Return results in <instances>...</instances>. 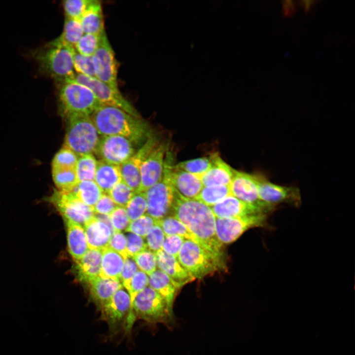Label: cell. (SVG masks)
<instances>
[{"mask_svg":"<svg viewBox=\"0 0 355 355\" xmlns=\"http://www.w3.org/2000/svg\"><path fill=\"white\" fill-rule=\"evenodd\" d=\"M148 284L173 307L175 297L179 289L181 287L178 284L159 269L149 275Z\"/></svg>","mask_w":355,"mask_h":355,"instance_id":"484cf974","label":"cell"},{"mask_svg":"<svg viewBox=\"0 0 355 355\" xmlns=\"http://www.w3.org/2000/svg\"><path fill=\"white\" fill-rule=\"evenodd\" d=\"M92 56L95 77L112 88L119 90L118 63L105 31L102 34L99 46Z\"/></svg>","mask_w":355,"mask_h":355,"instance_id":"4fadbf2b","label":"cell"},{"mask_svg":"<svg viewBox=\"0 0 355 355\" xmlns=\"http://www.w3.org/2000/svg\"><path fill=\"white\" fill-rule=\"evenodd\" d=\"M127 240V251L129 257H133L138 253L147 249L144 238L131 232L125 236Z\"/></svg>","mask_w":355,"mask_h":355,"instance_id":"681fc988","label":"cell"},{"mask_svg":"<svg viewBox=\"0 0 355 355\" xmlns=\"http://www.w3.org/2000/svg\"><path fill=\"white\" fill-rule=\"evenodd\" d=\"M135 153L130 140L116 135L102 136L95 151L100 160L117 166L124 163Z\"/></svg>","mask_w":355,"mask_h":355,"instance_id":"9a60e30c","label":"cell"},{"mask_svg":"<svg viewBox=\"0 0 355 355\" xmlns=\"http://www.w3.org/2000/svg\"><path fill=\"white\" fill-rule=\"evenodd\" d=\"M89 249L103 250L107 247L113 232L109 227L95 216L84 226Z\"/></svg>","mask_w":355,"mask_h":355,"instance_id":"603a6c76","label":"cell"},{"mask_svg":"<svg viewBox=\"0 0 355 355\" xmlns=\"http://www.w3.org/2000/svg\"><path fill=\"white\" fill-rule=\"evenodd\" d=\"M132 258L141 271L147 275L149 276L156 270V253L150 250H144Z\"/></svg>","mask_w":355,"mask_h":355,"instance_id":"b9f144b4","label":"cell"},{"mask_svg":"<svg viewBox=\"0 0 355 355\" xmlns=\"http://www.w3.org/2000/svg\"><path fill=\"white\" fill-rule=\"evenodd\" d=\"M83 34L79 20L65 17L63 32L58 37L68 45L74 48Z\"/></svg>","mask_w":355,"mask_h":355,"instance_id":"8d00e7d4","label":"cell"},{"mask_svg":"<svg viewBox=\"0 0 355 355\" xmlns=\"http://www.w3.org/2000/svg\"><path fill=\"white\" fill-rule=\"evenodd\" d=\"M88 284L92 299L99 310L123 286L120 281L103 279L100 276L90 281Z\"/></svg>","mask_w":355,"mask_h":355,"instance_id":"d4e9b609","label":"cell"},{"mask_svg":"<svg viewBox=\"0 0 355 355\" xmlns=\"http://www.w3.org/2000/svg\"><path fill=\"white\" fill-rule=\"evenodd\" d=\"M170 177L174 188L187 198L195 199L204 186L200 178L174 166L171 167Z\"/></svg>","mask_w":355,"mask_h":355,"instance_id":"ffe728a7","label":"cell"},{"mask_svg":"<svg viewBox=\"0 0 355 355\" xmlns=\"http://www.w3.org/2000/svg\"><path fill=\"white\" fill-rule=\"evenodd\" d=\"M254 175L257 183L258 196L261 201L275 206L282 203L296 207L300 205L301 197L298 188L278 185L271 182L262 174Z\"/></svg>","mask_w":355,"mask_h":355,"instance_id":"5bb4252c","label":"cell"},{"mask_svg":"<svg viewBox=\"0 0 355 355\" xmlns=\"http://www.w3.org/2000/svg\"><path fill=\"white\" fill-rule=\"evenodd\" d=\"M124 259L117 252L107 247L102 250L99 276L103 279L120 281Z\"/></svg>","mask_w":355,"mask_h":355,"instance_id":"f546056e","label":"cell"},{"mask_svg":"<svg viewBox=\"0 0 355 355\" xmlns=\"http://www.w3.org/2000/svg\"><path fill=\"white\" fill-rule=\"evenodd\" d=\"M65 221H71L84 227L95 216L93 207L83 203L71 192H64L56 189L48 198Z\"/></svg>","mask_w":355,"mask_h":355,"instance_id":"8fae6325","label":"cell"},{"mask_svg":"<svg viewBox=\"0 0 355 355\" xmlns=\"http://www.w3.org/2000/svg\"><path fill=\"white\" fill-rule=\"evenodd\" d=\"M212 155L211 168L200 178L203 186L229 185L234 169L225 162L218 154L214 153Z\"/></svg>","mask_w":355,"mask_h":355,"instance_id":"cb8c5ba5","label":"cell"},{"mask_svg":"<svg viewBox=\"0 0 355 355\" xmlns=\"http://www.w3.org/2000/svg\"><path fill=\"white\" fill-rule=\"evenodd\" d=\"M74 49L58 37L32 50L30 55L36 63L38 71L57 83L74 78Z\"/></svg>","mask_w":355,"mask_h":355,"instance_id":"3957f363","label":"cell"},{"mask_svg":"<svg viewBox=\"0 0 355 355\" xmlns=\"http://www.w3.org/2000/svg\"><path fill=\"white\" fill-rule=\"evenodd\" d=\"M316 0H300L299 1V4L304 8V11L307 12L312 7L313 5L316 2Z\"/></svg>","mask_w":355,"mask_h":355,"instance_id":"9f6ffc18","label":"cell"},{"mask_svg":"<svg viewBox=\"0 0 355 355\" xmlns=\"http://www.w3.org/2000/svg\"><path fill=\"white\" fill-rule=\"evenodd\" d=\"M73 65L76 73L95 77L93 56H85L74 49L72 55Z\"/></svg>","mask_w":355,"mask_h":355,"instance_id":"60d3db41","label":"cell"},{"mask_svg":"<svg viewBox=\"0 0 355 355\" xmlns=\"http://www.w3.org/2000/svg\"><path fill=\"white\" fill-rule=\"evenodd\" d=\"M177 258L195 279H202L224 266L222 257L188 240H184Z\"/></svg>","mask_w":355,"mask_h":355,"instance_id":"52a82bcc","label":"cell"},{"mask_svg":"<svg viewBox=\"0 0 355 355\" xmlns=\"http://www.w3.org/2000/svg\"><path fill=\"white\" fill-rule=\"evenodd\" d=\"M230 195L229 185H211L203 186L194 199L211 207Z\"/></svg>","mask_w":355,"mask_h":355,"instance_id":"836d02e7","label":"cell"},{"mask_svg":"<svg viewBox=\"0 0 355 355\" xmlns=\"http://www.w3.org/2000/svg\"><path fill=\"white\" fill-rule=\"evenodd\" d=\"M77 158L73 151L63 146L53 157L51 168H75Z\"/></svg>","mask_w":355,"mask_h":355,"instance_id":"7bdbcfd3","label":"cell"},{"mask_svg":"<svg viewBox=\"0 0 355 355\" xmlns=\"http://www.w3.org/2000/svg\"><path fill=\"white\" fill-rule=\"evenodd\" d=\"M73 80L89 88L101 105L119 108L129 114L140 118V115L131 103L121 93L96 77L75 73Z\"/></svg>","mask_w":355,"mask_h":355,"instance_id":"7c38bea8","label":"cell"},{"mask_svg":"<svg viewBox=\"0 0 355 355\" xmlns=\"http://www.w3.org/2000/svg\"><path fill=\"white\" fill-rule=\"evenodd\" d=\"M135 192L122 180L107 194L118 207L125 208Z\"/></svg>","mask_w":355,"mask_h":355,"instance_id":"ab89813d","label":"cell"},{"mask_svg":"<svg viewBox=\"0 0 355 355\" xmlns=\"http://www.w3.org/2000/svg\"><path fill=\"white\" fill-rule=\"evenodd\" d=\"M102 250L89 249L80 259L75 261V272L79 281L88 283L99 276Z\"/></svg>","mask_w":355,"mask_h":355,"instance_id":"7402d4cb","label":"cell"},{"mask_svg":"<svg viewBox=\"0 0 355 355\" xmlns=\"http://www.w3.org/2000/svg\"><path fill=\"white\" fill-rule=\"evenodd\" d=\"M229 187L232 195L244 202L260 206H273L260 200L254 174H249L234 169Z\"/></svg>","mask_w":355,"mask_h":355,"instance_id":"d6986e66","label":"cell"},{"mask_svg":"<svg viewBox=\"0 0 355 355\" xmlns=\"http://www.w3.org/2000/svg\"><path fill=\"white\" fill-rule=\"evenodd\" d=\"M169 160H165L164 170L160 180L145 192L147 210L146 213L155 220L162 219L172 210L175 189L170 177L171 167Z\"/></svg>","mask_w":355,"mask_h":355,"instance_id":"9c48e42d","label":"cell"},{"mask_svg":"<svg viewBox=\"0 0 355 355\" xmlns=\"http://www.w3.org/2000/svg\"><path fill=\"white\" fill-rule=\"evenodd\" d=\"M213 155L188 160L178 163L175 167L201 178L211 168Z\"/></svg>","mask_w":355,"mask_h":355,"instance_id":"e575fe53","label":"cell"},{"mask_svg":"<svg viewBox=\"0 0 355 355\" xmlns=\"http://www.w3.org/2000/svg\"><path fill=\"white\" fill-rule=\"evenodd\" d=\"M282 3V13L284 16H291L296 12L295 4L293 0H284Z\"/></svg>","mask_w":355,"mask_h":355,"instance_id":"11a10c76","label":"cell"},{"mask_svg":"<svg viewBox=\"0 0 355 355\" xmlns=\"http://www.w3.org/2000/svg\"><path fill=\"white\" fill-rule=\"evenodd\" d=\"M157 143L155 138L150 136L131 157L119 166L122 180L136 192L140 187L142 165Z\"/></svg>","mask_w":355,"mask_h":355,"instance_id":"ac0fdd59","label":"cell"},{"mask_svg":"<svg viewBox=\"0 0 355 355\" xmlns=\"http://www.w3.org/2000/svg\"><path fill=\"white\" fill-rule=\"evenodd\" d=\"M215 218L242 217L258 213L271 214L276 209L274 206H260L244 202L230 195L210 207Z\"/></svg>","mask_w":355,"mask_h":355,"instance_id":"2e32d148","label":"cell"},{"mask_svg":"<svg viewBox=\"0 0 355 355\" xmlns=\"http://www.w3.org/2000/svg\"><path fill=\"white\" fill-rule=\"evenodd\" d=\"M156 223L161 227L165 236L177 235L201 246L197 238L175 217H165L159 220H156Z\"/></svg>","mask_w":355,"mask_h":355,"instance_id":"1f68e13d","label":"cell"},{"mask_svg":"<svg viewBox=\"0 0 355 355\" xmlns=\"http://www.w3.org/2000/svg\"><path fill=\"white\" fill-rule=\"evenodd\" d=\"M165 237L162 228L155 221V225L145 237L147 248L155 253L162 249Z\"/></svg>","mask_w":355,"mask_h":355,"instance_id":"bcb514c9","label":"cell"},{"mask_svg":"<svg viewBox=\"0 0 355 355\" xmlns=\"http://www.w3.org/2000/svg\"><path fill=\"white\" fill-rule=\"evenodd\" d=\"M79 21L84 34H100L105 31L101 1L93 0Z\"/></svg>","mask_w":355,"mask_h":355,"instance_id":"f1b7e54d","label":"cell"},{"mask_svg":"<svg viewBox=\"0 0 355 355\" xmlns=\"http://www.w3.org/2000/svg\"><path fill=\"white\" fill-rule=\"evenodd\" d=\"M104 32L100 34H84L75 45L74 49L82 55L93 56L99 46Z\"/></svg>","mask_w":355,"mask_h":355,"instance_id":"f35d334b","label":"cell"},{"mask_svg":"<svg viewBox=\"0 0 355 355\" xmlns=\"http://www.w3.org/2000/svg\"><path fill=\"white\" fill-rule=\"evenodd\" d=\"M184 239L177 235L165 236L162 249L166 253L177 258Z\"/></svg>","mask_w":355,"mask_h":355,"instance_id":"816d5d0a","label":"cell"},{"mask_svg":"<svg viewBox=\"0 0 355 355\" xmlns=\"http://www.w3.org/2000/svg\"><path fill=\"white\" fill-rule=\"evenodd\" d=\"M117 207L111 197L104 193L93 207L95 213L109 215Z\"/></svg>","mask_w":355,"mask_h":355,"instance_id":"db71d44e","label":"cell"},{"mask_svg":"<svg viewBox=\"0 0 355 355\" xmlns=\"http://www.w3.org/2000/svg\"><path fill=\"white\" fill-rule=\"evenodd\" d=\"M157 266L181 287L193 281L192 277L180 264L177 258L160 249L156 252Z\"/></svg>","mask_w":355,"mask_h":355,"instance_id":"44dd1931","label":"cell"},{"mask_svg":"<svg viewBox=\"0 0 355 355\" xmlns=\"http://www.w3.org/2000/svg\"><path fill=\"white\" fill-rule=\"evenodd\" d=\"M138 269L139 268L132 257H129L124 260L120 279L124 288L126 289Z\"/></svg>","mask_w":355,"mask_h":355,"instance_id":"f5cc1de1","label":"cell"},{"mask_svg":"<svg viewBox=\"0 0 355 355\" xmlns=\"http://www.w3.org/2000/svg\"><path fill=\"white\" fill-rule=\"evenodd\" d=\"M269 214L258 213L242 217L215 218V235L221 244H229L238 239L248 230L253 228L271 229Z\"/></svg>","mask_w":355,"mask_h":355,"instance_id":"30bf717a","label":"cell"},{"mask_svg":"<svg viewBox=\"0 0 355 355\" xmlns=\"http://www.w3.org/2000/svg\"><path fill=\"white\" fill-rule=\"evenodd\" d=\"M125 209L130 221L135 220L144 215L147 210L145 192H135Z\"/></svg>","mask_w":355,"mask_h":355,"instance_id":"74e56055","label":"cell"},{"mask_svg":"<svg viewBox=\"0 0 355 355\" xmlns=\"http://www.w3.org/2000/svg\"><path fill=\"white\" fill-rule=\"evenodd\" d=\"M52 176L56 189L70 192L78 182L75 168H51Z\"/></svg>","mask_w":355,"mask_h":355,"instance_id":"d6a6232c","label":"cell"},{"mask_svg":"<svg viewBox=\"0 0 355 355\" xmlns=\"http://www.w3.org/2000/svg\"><path fill=\"white\" fill-rule=\"evenodd\" d=\"M107 247L120 254L124 260L129 257L126 238L121 232L115 231L112 234Z\"/></svg>","mask_w":355,"mask_h":355,"instance_id":"f907efd6","label":"cell"},{"mask_svg":"<svg viewBox=\"0 0 355 355\" xmlns=\"http://www.w3.org/2000/svg\"><path fill=\"white\" fill-rule=\"evenodd\" d=\"M148 284L147 275L141 270H138L126 289L130 296L131 302L136 295L146 287Z\"/></svg>","mask_w":355,"mask_h":355,"instance_id":"7dc6e473","label":"cell"},{"mask_svg":"<svg viewBox=\"0 0 355 355\" xmlns=\"http://www.w3.org/2000/svg\"><path fill=\"white\" fill-rule=\"evenodd\" d=\"M119 166L102 160L97 161L94 181L104 193H107L122 180Z\"/></svg>","mask_w":355,"mask_h":355,"instance_id":"4316f807","label":"cell"},{"mask_svg":"<svg viewBox=\"0 0 355 355\" xmlns=\"http://www.w3.org/2000/svg\"><path fill=\"white\" fill-rule=\"evenodd\" d=\"M155 221V219L146 213L131 221L126 231L134 233L144 238L152 229Z\"/></svg>","mask_w":355,"mask_h":355,"instance_id":"ee69618b","label":"cell"},{"mask_svg":"<svg viewBox=\"0 0 355 355\" xmlns=\"http://www.w3.org/2000/svg\"><path fill=\"white\" fill-rule=\"evenodd\" d=\"M100 135L120 136L139 143L150 136L148 126L141 118L113 106L101 105L90 115Z\"/></svg>","mask_w":355,"mask_h":355,"instance_id":"7a4b0ae2","label":"cell"},{"mask_svg":"<svg viewBox=\"0 0 355 355\" xmlns=\"http://www.w3.org/2000/svg\"><path fill=\"white\" fill-rule=\"evenodd\" d=\"M93 0H66L63 1L65 17L79 20Z\"/></svg>","mask_w":355,"mask_h":355,"instance_id":"f6af8a7d","label":"cell"},{"mask_svg":"<svg viewBox=\"0 0 355 355\" xmlns=\"http://www.w3.org/2000/svg\"><path fill=\"white\" fill-rule=\"evenodd\" d=\"M172 211L199 240L202 247L223 258L222 245L215 235V217L210 207L194 199L185 198L175 189Z\"/></svg>","mask_w":355,"mask_h":355,"instance_id":"6da1fadb","label":"cell"},{"mask_svg":"<svg viewBox=\"0 0 355 355\" xmlns=\"http://www.w3.org/2000/svg\"><path fill=\"white\" fill-rule=\"evenodd\" d=\"M97 161L93 154L78 157L75 171L78 182L94 180Z\"/></svg>","mask_w":355,"mask_h":355,"instance_id":"d590c367","label":"cell"},{"mask_svg":"<svg viewBox=\"0 0 355 355\" xmlns=\"http://www.w3.org/2000/svg\"><path fill=\"white\" fill-rule=\"evenodd\" d=\"M109 216L114 232L127 230L131 221L124 208L117 206Z\"/></svg>","mask_w":355,"mask_h":355,"instance_id":"c3c4849f","label":"cell"},{"mask_svg":"<svg viewBox=\"0 0 355 355\" xmlns=\"http://www.w3.org/2000/svg\"><path fill=\"white\" fill-rule=\"evenodd\" d=\"M67 228L68 248L74 261L81 258L89 249L84 228L71 221H65Z\"/></svg>","mask_w":355,"mask_h":355,"instance_id":"83f0119b","label":"cell"},{"mask_svg":"<svg viewBox=\"0 0 355 355\" xmlns=\"http://www.w3.org/2000/svg\"><path fill=\"white\" fill-rule=\"evenodd\" d=\"M132 307L136 319L149 323H163L169 328L175 323L173 307L150 286L136 295Z\"/></svg>","mask_w":355,"mask_h":355,"instance_id":"8992f818","label":"cell"},{"mask_svg":"<svg viewBox=\"0 0 355 355\" xmlns=\"http://www.w3.org/2000/svg\"><path fill=\"white\" fill-rule=\"evenodd\" d=\"M56 84L59 110L63 117L73 113L91 115L101 106L89 88L73 79Z\"/></svg>","mask_w":355,"mask_h":355,"instance_id":"277c9868","label":"cell"},{"mask_svg":"<svg viewBox=\"0 0 355 355\" xmlns=\"http://www.w3.org/2000/svg\"><path fill=\"white\" fill-rule=\"evenodd\" d=\"M63 117L66 124L63 146L78 157L95 153L100 138L90 115L73 113Z\"/></svg>","mask_w":355,"mask_h":355,"instance_id":"5b68a950","label":"cell"},{"mask_svg":"<svg viewBox=\"0 0 355 355\" xmlns=\"http://www.w3.org/2000/svg\"><path fill=\"white\" fill-rule=\"evenodd\" d=\"M101 318L108 325L110 335L130 332L136 318L130 296L123 286L100 310Z\"/></svg>","mask_w":355,"mask_h":355,"instance_id":"ba28073f","label":"cell"},{"mask_svg":"<svg viewBox=\"0 0 355 355\" xmlns=\"http://www.w3.org/2000/svg\"><path fill=\"white\" fill-rule=\"evenodd\" d=\"M71 192L83 203L93 208L104 194L94 180L79 181Z\"/></svg>","mask_w":355,"mask_h":355,"instance_id":"4dcf8cb0","label":"cell"},{"mask_svg":"<svg viewBox=\"0 0 355 355\" xmlns=\"http://www.w3.org/2000/svg\"><path fill=\"white\" fill-rule=\"evenodd\" d=\"M166 151V144L157 143L144 160L141 169L138 192H145L160 180L163 173Z\"/></svg>","mask_w":355,"mask_h":355,"instance_id":"e0dca14e","label":"cell"}]
</instances>
